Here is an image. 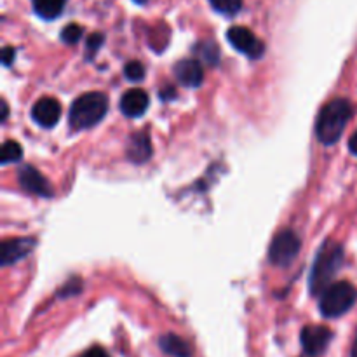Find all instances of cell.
Returning <instances> with one entry per match:
<instances>
[{
  "label": "cell",
  "instance_id": "cell-25",
  "mask_svg": "<svg viewBox=\"0 0 357 357\" xmlns=\"http://www.w3.org/2000/svg\"><path fill=\"white\" fill-rule=\"evenodd\" d=\"M2 122H6V119H7V115H9V107H7V103L6 101H2Z\"/></svg>",
  "mask_w": 357,
  "mask_h": 357
},
{
  "label": "cell",
  "instance_id": "cell-18",
  "mask_svg": "<svg viewBox=\"0 0 357 357\" xmlns=\"http://www.w3.org/2000/svg\"><path fill=\"white\" fill-rule=\"evenodd\" d=\"M197 52L206 63H209V65H218L220 51L215 42H202V44L197 45Z\"/></svg>",
  "mask_w": 357,
  "mask_h": 357
},
{
  "label": "cell",
  "instance_id": "cell-20",
  "mask_svg": "<svg viewBox=\"0 0 357 357\" xmlns=\"http://www.w3.org/2000/svg\"><path fill=\"white\" fill-rule=\"evenodd\" d=\"M124 75L131 82H138V80H142L145 77V66L139 61H129L124 68Z\"/></svg>",
  "mask_w": 357,
  "mask_h": 357
},
{
  "label": "cell",
  "instance_id": "cell-2",
  "mask_svg": "<svg viewBox=\"0 0 357 357\" xmlns=\"http://www.w3.org/2000/svg\"><path fill=\"white\" fill-rule=\"evenodd\" d=\"M108 112V98L103 93H86L73 101L68 122L73 131H82L103 121Z\"/></svg>",
  "mask_w": 357,
  "mask_h": 357
},
{
  "label": "cell",
  "instance_id": "cell-16",
  "mask_svg": "<svg viewBox=\"0 0 357 357\" xmlns=\"http://www.w3.org/2000/svg\"><path fill=\"white\" fill-rule=\"evenodd\" d=\"M21 157H23V149L17 142L14 139H7L6 143L2 145V157H0V162L6 166V164H13V162H20Z\"/></svg>",
  "mask_w": 357,
  "mask_h": 357
},
{
  "label": "cell",
  "instance_id": "cell-26",
  "mask_svg": "<svg viewBox=\"0 0 357 357\" xmlns=\"http://www.w3.org/2000/svg\"><path fill=\"white\" fill-rule=\"evenodd\" d=\"M351 357H357V335H356L354 345H352V352H351Z\"/></svg>",
  "mask_w": 357,
  "mask_h": 357
},
{
  "label": "cell",
  "instance_id": "cell-27",
  "mask_svg": "<svg viewBox=\"0 0 357 357\" xmlns=\"http://www.w3.org/2000/svg\"><path fill=\"white\" fill-rule=\"evenodd\" d=\"M135 2H138V3H143V2H146V0H135Z\"/></svg>",
  "mask_w": 357,
  "mask_h": 357
},
{
  "label": "cell",
  "instance_id": "cell-13",
  "mask_svg": "<svg viewBox=\"0 0 357 357\" xmlns=\"http://www.w3.org/2000/svg\"><path fill=\"white\" fill-rule=\"evenodd\" d=\"M152 155V145H150L149 136L145 135H132L128 143V157L129 160L136 164H142L150 159Z\"/></svg>",
  "mask_w": 357,
  "mask_h": 357
},
{
  "label": "cell",
  "instance_id": "cell-9",
  "mask_svg": "<svg viewBox=\"0 0 357 357\" xmlns=\"http://www.w3.org/2000/svg\"><path fill=\"white\" fill-rule=\"evenodd\" d=\"M59 117H61V105L54 98H40L31 108V119L40 128H52L58 124Z\"/></svg>",
  "mask_w": 357,
  "mask_h": 357
},
{
  "label": "cell",
  "instance_id": "cell-1",
  "mask_svg": "<svg viewBox=\"0 0 357 357\" xmlns=\"http://www.w3.org/2000/svg\"><path fill=\"white\" fill-rule=\"evenodd\" d=\"M352 117V105L345 98H337L330 101L321 110L316 122V136L323 145L330 146L340 139L344 135L345 126Z\"/></svg>",
  "mask_w": 357,
  "mask_h": 357
},
{
  "label": "cell",
  "instance_id": "cell-22",
  "mask_svg": "<svg viewBox=\"0 0 357 357\" xmlns=\"http://www.w3.org/2000/svg\"><path fill=\"white\" fill-rule=\"evenodd\" d=\"M14 56H16V51H14L13 47H6L3 49V54H2V63L6 66H9L10 63H13Z\"/></svg>",
  "mask_w": 357,
  "mask_h": 357
},
{
  "label": "cell",
  "instance_id": "cell-7",
  "mask_svg": "<svg viewBox=\"0 0 357 357\" xmlns=\"http://www.w3.org/2000/svg\"><path fill=\"white\" fill-rule=\"evenodd\" d=\"M227 38H229L230 45L237 51H241L243 54H246L248 58L257 59L264 54L265 45L261 44L260 38L253 33L251 30L244 26H232L227 31Z\"/></svg>",
  "mask_w": 357,
  "mask_h": 357
},
{
  "label": "cell",
  "instance_id": "cell-12",
  "mask_svg": "<svg viewBox=\"0 0 357 357\" xmlns=\"http://www.w3.org/2000/svg\"><path fill=\"white\" fill-rule=\"evenodd\" d=\"M149 94L143 89H129L121 98V112L126 117H142L149 108Z\"/></svg>",
  "mask_w": 357,
  "mask_h": 357
},
{
  "label": "cell",
  "instance_id": "cell-8",
  "mask_svg": "<svg viewBox=\"0 0 357 357\" xmlns=\"http://www.w3.org/2000/svg\"><path fill=\"white\" fill-rule=\"evenodd\" d=\"M2 251H0V264L2 265H13L16 261L23 260L24 257L33 251L35 239L31 237H16V239L3 241Z\"/></svg>",
  "mask_w": 357,
  "mask_h": 357
},
{
  "label": "cell",
  "instance_id": "cell-19",
  "mask_svg": "<svg viewBox=\"0 0 357 357\" xmlns=\"http://www.w3.org/2000/svg\"><path fill=\"white\" fill-rule=\"evenodd\" d=\"M82 35H84L82 28H80L79 24L72 23V24H68V26L63 28L61 40L65 42V44H77V42L82 38Z\"/></svg>",
  "mask_w": 357,
  "mask_h": 357
},
{
  "label": "cell",
  "instance_id": "cell-17",
  "mask_svg": "<svg viewBox=\"0 0 357 357\" xmlns=\"http://www.w3.org/2000/svg\"><path fill=\"white\" fill-rule=\"evenodd\" d=\"M209 3L216 13L225 14V16H234L243 7V0H209Z\"/></svg>",
  "mask_w": 357,
  "mask_h": 357
},
{
  "label": "cell",
  "instance_id": "cell-15",
  "mask_svg": "<svg viewBox=\"0 0 357 357\" xmlns=\"http://www.w3.org/2000/svg\"><path fill=\"white\" fill-rule=\"evenodd\" d=\"M66 0H33V9L44 20H54L61 14Z\"/></svg>",
  "mask_w": 357,
  "mask_h": 357
},
{
  "label": "cell",
  "instance_id": "cell-4",
  "mask_svg": "<svg viewBox=\"0 0 357 357\" xmlns=\"http://www.w3.org/2000/svg\"><path fill=\"white\" fill-rule=\"evenodd\" d=\"M356 300L357 289L351 282H333V284H330L321 293L319 310L328 319H335V317H340L345 312H349L354 307Z\"/></svg>",
  "mask_w": 357,
  "mask_h": 357
},
{
  "label": "cell",
  "instance_id": "cell-3",
  "mask_svg": "<svg viewBox=\"0 0 357 357\" xmlns=\"http://www.w3.org/2000/svg\"><path fill=\"white\" fill-rule=\"evenodd\" d=\"M342 261H344V250L340 244L326 243L321 248L310 272L309 286L312 295L323 293L331 284V279L340 271Z\"/></svg>",
  "mask_w": 357,
  "mask_h": 357
},
{
  "label": "cell",
  "instance_id": "cell-24",
  "mask_svg": "<svg viewBox=\"0 0 357 357\" xmlns=\"http://www.w3.org/2000/svg\"><path fill=\"white\" fill-rule=\"evenodd\" d=\"M349 150H351V152L354 153V155H357V129H356L354 135H352L351 142H349Z\"/></svg>",
  "mask_w": 357,
  "mask_h": 357
},
{
  "label": "cell",
  "instance_id": "cell-14",
  "mask_svg": "<svg viewBox=\"0 0 357 357\" xmlns=\"http://www.w3.org/2000/svg\"><path fill=\"white\" fill-rule=\"evenodd\" d=\"M159 347L164 354L171 357H192V347L178 335H162L159 338Z\"/></svg>",
  "mask_w": 357,
  "mask_h": 357
},
{
  "label": "cell",
  "instance_id": "cell-10",
  "mask_svg": "<svg viewBox=\"0 0 357 357\" xmlns=\"http://www.w3.org/2000/svg\"><path fill=\"white\" fill-rule=\"evenodd\" d=\"M17 178H20V185L26 192L35 195H40V197H51L52 195V187L40 173H38L35 167L31 166H21L20 173H17Z\"/></svg>",
  "mask_w": 357,
  "mask_h": 357
},
{
  "label": "cell",
  "instance_id": "cell-28",
  "mask_svg": "<svg viewBox=\"0 0 357 357\" xmlns=\"http://www.w3.org/2000/svg\"><path fill=\"white\" fill-rule=\"evenodd\" d=\"M82 357H86V356H82Z\"/></svg>",
  "mask_w": 357,
  "mask_h": 357
},
{
  "label": "cell",
  "instance_id": "cell-21",
  "mask_svg": "<svg viewBox=\"0 0 357 357\" xmlns=\"http://www.w3.org/2000/svg\"><path fill=\"white\" fill-rule=\"evenodd\" d=\"M101 44H103V35L93 33L89 38H87V51L93 54V52H96L98 49H100Z\"/></svg>",
  "mask_w": 357,
  "mask_h": 357
},
{
  "label": "cell",
  "instance_id": "cell-5",
  "mask_svg": "<svg viewBox=\"0 0 357 357\" xmlns=\"http://www.w3.org/2000/svg\"><path fill=\"white\" fill-rule=\"evenodd\" d=\"M300 248H302L300 237L293 230L284 229L279 234H275L274 241L271 244V250H268V258L278 267H288V265H291L296 260Z\"/></svg>",
  "mask_w": 357,
  "mask_h": 357
},
{
  "label": "cell",
  "instance_id": "cell-6",
  "mask_svg": "<svg viewBox=\"0 0 357 357\" xmlns=\"http://www.w3.org/2000/svg\"><path fill=\"white\" fill-rule=\"evenodd\" d=\"M333 340V331L326 326H305L300 333V344L309 357L324 354Z\"/></svg>",
  "mask_w": 357,
  "mask_h": 357
},
{
  "label": "cell",
  "instance_id": "cell-23",
  "mask_svg": "<svg viewBox=\"0 0 357 357\" xmlns=\"http://www.w3.org/2000/svg\"><path fill=\"white\" fill-rule=\"evenodd\" d=\"M84 356H86V357H110L101 347H93V349H89V351H87Z\"/></svg>",
  "mask_w": 357,
  "mask_h": 357
},
{
  "label": "cell",
  "instance_id": "cell-11",
  "mask_svg": "<svg viewBox=\"0 0 357 357\" xmlns=\"http://www.w3.org/2000/svg\"><path fill=\"white\" fill-rule=\"evenodd\" d=\"M174 77L185 87H199L204 80V70L195 59H181L174 66Z\"/></svg>",
  "mask_w": 357,
  "mask_h": 357
}]
</instances>
